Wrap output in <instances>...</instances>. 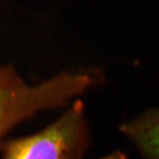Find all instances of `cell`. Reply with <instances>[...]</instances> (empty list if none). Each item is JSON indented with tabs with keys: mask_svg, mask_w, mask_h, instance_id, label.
<instances>
[{
	"mask_svg": "<svg viewBox=\"0 0 159 159\" xmlns=\"http://www.w3.org/2000/svg\"><path fill=\"white\" fill-rule=\"evenodd\" d=\"M85 110L81 101L38 134L11 143L6 159H79L87 143Z\"/></svg>",
	"mask_w": 159,
	"mask_h": 159,
	"instance_id": "1",
	"label": "cell"
},
{
	"mask_svg": "<svg viewBox=\"0 0 159 159\" xmlns=\"http://www.w3.org/2000/svg\"><path fill=\"white\" fill-rule=\"evenodd\" d=\"M121 130L146 159H159V108L123 124Z\"/></svg>",
	"mask_w": 159,
	"mask_h": 159,
	"instance_id": "2",
	"label": "cell"
}]
</instances>
